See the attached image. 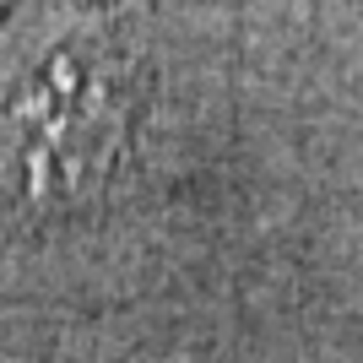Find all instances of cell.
Listing matches in <instances>:
<instances>
[{
	"instance_id": "obj_1",
	"label": "cell",
	"mask_w": 363,
	"mask_h": 363,
	"mask_svg": "<svg viewBox=\"0 0 363 363\" xmlns=\"http://www.w3.org/2000/svg\"><path fill=\"white\" fill-rule=\"evenodd\" d=\"M125 125V55L98 28H65L22 55L0 87V174L28 201L104 179Z\"/></svg>"
}]
</instances>
